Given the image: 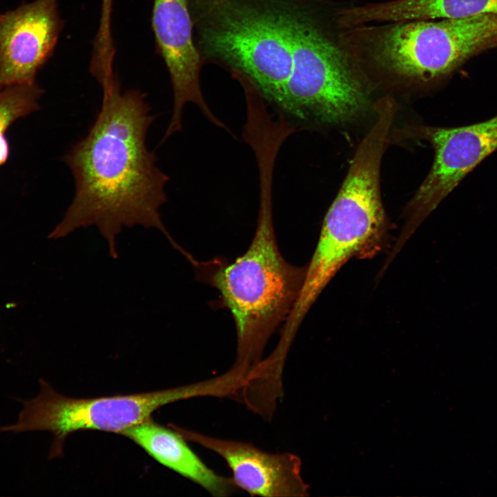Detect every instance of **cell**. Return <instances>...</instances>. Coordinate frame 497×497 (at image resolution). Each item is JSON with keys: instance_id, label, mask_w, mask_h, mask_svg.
<instances>
[{"instance_id": "1", "label": "cell", "mask_w": 497, "mask_h": 497, "mask_svg": "<svg viewBox=\"0 0 497 497\" xmlns=\"http://www.w3.org/2000/svg\"><path fill=\"white\" fill-rule=\"evenodd\" d=\"M103 88L101 108L87 135L72 146L62 160L75 184L72 201L50 238L95 226L108 253L118 257L117 237L125 228L140 226L160 231L182 255L161 218L169 177L157 166L146 146L155 117L138 90H121L115 79Z\"/></svg>"}, {"instance_id": "2", "label": "cell", "mask_w": 497, "mask_h": 497, "mask_svg": "<svg viewBox=\"0 0 497 497\" xmlns=\"http://www.w3.org/2000/svg\"><path fill=\"white\" fill-rule=\"evenodd\" d=\"M273 171L262 168L256 230L243 255L232 263L198 262L196 275L216 289L231 313L237 333L232 369L250 379L269 340L291 313L303 284L306 266L289 264L280 252L273 220Z\"/></svg>"}, {"instance_id": "3", "label": "cell", "mask_w": 497, "mask_h": 497, "mask_svg": "<svg viewBox=\"0 0 497 497\" xmlns=\"http://www.w3.org/2000/svg\"><path fill=\"white\" fill-rule=\"evenodd\" d=\"M214 17L203 33L207 48L283 110L292 69L293 10L232 3Z\"/></svg>"}, {"instance_id": "4", "label": "cell", "mask_w": 497, "mask_h": 497, "mask_svg": "<svg viewBox=\"0 0 497 497\" xmlns=\"http://www.w3.org/2000/svg\"><path fill=\"white\" fill-rule=\"evenodd\" d=\"M379 168L372 163L351 164L329 208L292 313L304 318L338 270L351 257L374 249L384 231Z\"/></svg>"}, {"instance_id": "5", "label": "cell", "mask_w": 497, "mask_h": 497, "mask_svg": "<svg viewBox=\"0 0 497 497\" xmlns=\"http://www.w3.org/2000/svg\"><path fill=\"white\" fill-rule=\"evenodd\" d=\"M497 48V15L395 22L372 41L374 61L400 77L442 79L473 57Z\"/></svg>"}, {"instance_id": "6", "label": "cell", "mask_w": 497, "mask_h": 497, "mask_svg": "<svg viewBox=\"0 0 497 497\" xmlns=\"http://www.w3.org/2000/svg\"><path fill=\"white\" fill-rule=\"evenodd\" d=\"M38 396L23 401L18 421L0 428L1 431H48L54 440L49 458L61 456L66 438L80 431H103L120 434L146 421L162 407L198 396H215L214 378L172 389L97 398L63 396L46 380H39Z\"/></svg>"}, {"instance_id": "7", "label": "cell", "mask_w": 497, "mask_h": 497, "mask_svg": "<svg viewBox=\"0 0 497 497\" xmlns=\"http://www.w3.org/2000/svg\"><path fill=\"white\" fill-rule=\"evenodd\" d=\"M292 69L284 111L342 124L364 110V88L345 55L304 13L293 10Z\"/></svg>"}, {"instance_id": "8", "label": "cell", "mask_w": 497, "mask_h": 497, "mask_svg": "<svg viewBox=\"0 0 497 497\" xmlns=\"http://www.w3.org/2000/svg\"><path fill=\"white\" fill-rule=\"evenodd\" d=\"M415 133L431 143L435 158L429 173L406 209L403 232L407 235L469 173L497 150V114L462 126H420Z\"/></svg>"}, {"instance_id": "9", "label": "cell", "mask_w": 497, "mask_h": 497, "mask_svg": "<svg viewBox=\"0 0 497 497\" xmlns=\"http://www.w3.org/2000/svg\"><path fill=\"white\" fill-rule=\"evenodd\" d=\"M152 27L173 90V113L163 139L181 130L183 110L187 103L195 104L208 121L225 128L202 95L199 82L202 62L193 40L186 0H153Z\"/></svg>"}, {"instance_id": "10", "label": "cell", "mask_w": 497, "mask_h": 497, "mask_svg": "<svg viewBox=\"0 0 497 497\" xmlns=\"http://www.w3.org/2000/svg\"><path fill=\"white\" fill-rule=\"evenodd\" d=\"M63 26L58 0H33L0 12V86L36 83Z\"/></svg>"}, {"instance_id": "11", "label": "cell", "mask_w": 497, "mask_h": 497, "mask_svg": "<svg viewBox=\"0 0 497 497\" xmlns=\"http://www.w3.org/2000/svg\"><path fill=\"white\" fill-rule=\"evenodd\" d=\"M186 441L222 457L232 472L237 488L251 496H306L309 485L301 476L300 458L291 453H269L251 443L213 438L175 425Z\"/></svg>"}, {"instance_id": "12", "label": "cell", "mask_w": 497, "mask_h": 497, "mask_svg": "<svg viewBox=\"0 0 497 497\" xmlns=\"http://www.w3.org/2000/svg\"><path fill=\"white\" fill-rule=\"evenodd\" d=\"M120 434L131 440L160 464L202 487L213 496H228L237 489L231 478L210 469L180 433L156 423L151 418Z\"/></svg>"}, {"instance_id": "13", "label": "cell", "mask_w": 497, "mask_h": 497, "mask_svg": "<svg viewBox=\"0 0 497 497\" xmlns=\"http://www.w3.org/2000/svg\"><path fill=\"white\" fill-rule=\"evenodd\" d=\"M483 14L497 15V0H396L371 4L367 10L371 21L392 23Z\"/></svg>"}, {"instance_id": "14", "label": "cell", "mask_w": 497, "mask_h": 497, "mask_svg": "<svg viewBox=\"0 0 497 497\" xmlns=\"http://www.w3.org/2000/svg\"><path fill=\"white\" fill-rule=\"evenodd\" d=\"M43 93L37 83L0 86V166L9 153L7 129L17 119L37 110Z\"/></svg>"}, {"instance_id": "15", "label": "cell", "mask_w": 497, "mask_h": 497, "mask_svg": "<svg viewBox=\"0 0 497 497\" xmlns=\"http://www.w3.org/2000/svg\"><path fill=\"white\" fill-rule=\"evenodd\" d=\"M221 377H222V376H221ZM222 379H223V378H222ZM223 380H224V379H223ZM224 383H225V382H224ZM225 387H226V384H225ZM225 393H226V392H225ZM224 395H225V394H224ZM224 396H223V397H224ZM223 397H222V398H223Z\"/></svg>"}]
</instances>
